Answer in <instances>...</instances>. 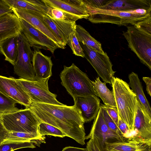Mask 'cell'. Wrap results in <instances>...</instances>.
I'll return each mask as SVG.
<instances>
[{
  "label": "cell",
  "instance_id": "6da1fadb",
  "mask_svg": "<svg viewBox=\"0 0 151 151\" xmlns=\"http://www.w3.org/2000/svg\"><path fill=\"white\" fill-rule=\"evenodd\" d=\"M30 109L44 122L55 127L78 143L85 144L84 122L74 106H60L31 102Z\"/></svg>",
  "mask_w": 151,
  "mask_h": 151
},
{
  "label": "cell",
  "instance_id": "8fae6325",
  "mask_svg": "<svg viewBox=\"0 0 151 151\" xmlns=\"http://www.w3.org/2000/svg\"><path fill=\"white\" fill-rule=\"evenodd\" d=\"M22 32L24 35L31 47L40 50L50 51L53 54L55 50L59 48L58 46L46 35L25 20L20 19Z\"/></svg>",
  "mask_w": 151,
  "mask_h": 151
},
{
  "label": "cell",
  "instance_id": "ac0fdd59",
  "mask_svg": "<svg viewBox=\"0 0 151 151\" xmlns=\"http://www.w3.org/2000/svg\"><path fill=\"white\" fill-rule=\"evenodd\" d=\"M34 50L32 63L36 80L49 78L52 75L53 65L51 57L44 55L39 50Z\"/></svg>",
  "mask_w": 151,
  "mask_h": 151
},
{
  "label": "cell",
  "instance_id": "5bb4252c",
  "mask_svg": "<svg viewBox=\"0 0 151 151\" xmlns=\"http://www.w3.org/2000/svg\"><path fill=\"white\" fill-rule=\"evenodd\" d=\"M74 106L85 123L94 119L100 109V100L97 96H75Z\"/></svg>",
  "mask_w": 151,
  "mask_h": 151
},
{
  "label": "cell",
  "instance_id": "9c48e42d",
  "mask_svg": "<svg viewBox=\"0 0 151 151\" xmlns=\"http://www.w3.org/2000/svg\"><path fill=\"white\" fill-rule=\"evenodd\" d=\"M85 58L96 71L99 77L106 83L111 85L115 71L107 53H101L86 45L79 42Z\"/></svg>",
  "mask_w": 151,
  "mask_h": 151
},
{
  "label": "cell",
  "instance_id": "d6a6232c",
  "mask_svg": "<svg viewBox=\"0 0 151 151\" xmlns=\"http://www.w3.org/2000/svg\"><path fill=\"white\" fill-rule=\"evenodd\" d=\"M100 109L101 111L105 122L108 127L113 131L122 136L118 127L109 115L103 104H101L100 105Z\"/></svg>",
  "mask_w": 151,
  "mask_h": 151
},
{
  "label": "cell",
  "instance_id": "44dd1931",
  "mask_svg": "<svg viewBox=\"0 0 151 151\" xmlns=\"http://www.w3.org/2000/svg\"><path fill=\"white\" fill-rule=\"evenodd\" d=\"M151 144L132 137L123 141L106 143L104 151H151Z\"/></svg>",
  "mask_w": 151,
  "mask_h": 151
},
{
  "label": "cell",
  "instance_id": "4fadbf2b",
  "mask_svg": "<svg viewBox=\"0 0 151 151\" xmlns=\"http://www.w3.org/2000/svg\"><path fill=\"white\" fill-rule=\"evenodd\" d=\"M134 129L135 134L133 137L151 144V116L145 111L137 101Z\"/></svg>",
  "mask_w": 151,
  "mask_h": 151
},
{
  "label": "cell",
  "instance_id": "8d00e7d4",
  "mask_svg": "<svg viewBox=\"0 0 151 151\" xmlns=\"http://www.w3.org/2000/svg\"><path fill=\"white\" fill-rule=\"evenodd\" d=\"M107 113L118 127V113L116 108L106 106L103 104Z\"/></svg>",
  "mask_w": 151,
  "mask_h": 151
},
{
  "label": "cell",
  "instance_id": "5b68a950",
  "mask_svg": "<svg viewBox=\"0 0 151 151\" xmlns=\"http://www.w3.org/2000/svg\"><path fill=\"white\" fill-rule=\"evenodd\" d=\"M3 124L9 132H16L39 134L38 126L41 122L29 108L19 109L0 115Z\"/></svg>",
  "mask_w": 151,
  "mask_h": 151
},
{
  "label": "cell",
  "instance_id": "277c9868",
  "mask_svg": "<svg viewBox=\"0 0 151 151\" xmlns=\"http://www.w3.org/2000/svg\"><path fill=\"white\" fill-rule=\"evenodd\" d=\"M60 76L62 85L72 97L96 96L91 81L74 63L69 67L64 65Z\"/></svg>",
  "mask_w": 151,
  "mask_h": 151
},
{
  "label": "cell",
  "instance_id": "1f68e13d",
  "mask_svg": "<svg viewBox=\"0 0 151 151\" xmlns=\"http://www.w3.org/2000/svg\"><path fill=\"white\" fill-rule=\"evenodd\" d=\"M67 44L70 47L73 54L77 56L84 58L83 50L77 39L75 30L70 35Z\"/></svg>",
  "mask_w": 151,
  "mask_h": 151
},
{
  "label": "cell",
  "instance_id": "30bf717a",
  "mask_svg": "<svg viewBox=\"0 0 151 151\" xmlns=\"http://www.w3.org/2000/svg\"><path fill=\"white\" fill-rule=\"evenodd\" d=\"M92 138L101 151H104L106 143H111L126 140L124 137L113 131L106 124L100 109L94 119L89 134L86 139Z\"/></svg>",
  "mask_w": 151,
  "mask_h": 151
},
{
  "label": "cell",
  "instance_id": "8992f818",
  "mask_svg": "<svg viewBox=\"0 0 151 151\" xmlns=\"http://www.w3.org/2000/svg\"><path fill=\"white\" fill-rule=\"evenodd\" d=\"M127 30L123 35L128 47L143 64L151 70V35L141 31L134 25L126 26Z\"/></svg>",
  "mask_w": 151,
  "mask_h": 151
},
{
  "label": "cell",
  "instance_id": "d6986e66",
  "mask_svg": "<svg viewBox=\"0 0 151 151\" xmlns=\"http://www.w3.org/2000/svg\"><path fill=\"white\" fill-rule=\"evenodd\" d=\"M151 9V0H108L99 9L121 11Z\"/></svg>",
  "mask_w": 151,
  "mask_h": 151
},
{
  "label": "cell",
  "instance_id": "e575fe53",
  "mask_svg": "<svg viewBox=\"0 0 151 151\" xmlns=\"http://www.w3.org/2000/svg\"><path fill=\"white\" fill-rule=\"evenodd\" d=\"M118 128L122 136L126 139L131 138L133 135L126 124L118 115Z\"/></svg>",
  "mask_w": 151,
  "mask_h": 151
},
{
  "label": "cell",
  "instance_id": "9a60e30c",
  "mask_svg": "<svg viewBox=\"0 0 151 151\" xmlns=\"http://www.w3.org/2000/svg\"><path fill=\"white\" fill-rule=\"evenodd\" d=\"M0 91L17 103L24 106L26 108H28L31 104L29 98L14 77L0 76Z\"/></svg>",
  "mask_w": 151,
  "mask_h": 151
},
{
  "label": "cell",
  "instance_id": "cb8c5ba5",
  "mask_svg": "<svg viewBox=\"0 0 151 151\" xmlns=\"http://www.w3.org/2000/svg\"><path fill=\"white\" fill-rule=\"evenodd\" d=\"M91 83L95 95L101 99L104 105L116 108L113 93L108 88L106 83L102 82L99 77L91 81Z\"/></svg>",
  "mask_w": 151,
  "mask_h": 151
},
{
  "label": "cell",
  "instance_id": "74e56055",
  "mask_svg": "<svg viewBox=\"0 0 151 151\" xmlns=\"http://www.w3.org/2000/svg\"><path fill=\"white\" fill-rule=\"evenodd\" d=\"M9 132L3 124L0 115V145L5 139Z\"/></svg>",
  "mask_w": 151,
  "mask_h": 151
},
{
  "label": "cell",
  "instance_id": "ba28073f",
  "mask_svg": "<svg viewBox=\"0 0 151 151\" xmlns=\"http://www.w3.org/2000/svg\"><path fill=\"white\" fill-rule=\"evenodd\" d=\"M18 54L14 66V71L19 78L36 80L32 60L33 52L27 39L21 32L17 35Z\"/></svg>",
  "mask_w": 151,
  "mask_h": 151
},
{
  "label": "cell",
  "instance_id": "f35d334b",
  "mask_svg": "<svg viewBox=\"0 0 151 151\" xmlns=\"http://www.w3.org/2000/svg\"><path fill=\"white\" fill-rule=\"evenodd\" d=\"M13 13L11 8L3 0H0V16L6 13Z\"/></svg>",
  "mask_w": 151,
  "mask_h": 151
},
{
  "label": "cell",
  "instance_id": "2e32d148",
  "mask_svg": "<svg viewBox=\"0 0 151 151\" xmlns=\"http://www.w3.org/2000/svg\"><path fill=\"white\" fill-rule=\"evenodd\" d=\"M45 24L65 48L70 35L74 31L76 22H64L55 19L47 14L42 15Z\"/></svg>",
  "mask_w": 151,
  "mask_h": 151
},
{
  "label": "cell",
  "instance_id": "d4e9b609",
  "mask_svg": "<svg viewBox=\"0 0 151 151\" xmlns=\"http://www.w3.org/2000/svg\"><path fill=\"white\" fill-rule=\"evenodd\" d=\"M11 9L30 10L47 14L45 12V5L41 0H3Z\"/></svg>",
  "mask_w": 151,
  "mask_h": 151
},
{
  "label": "cell",
  "instance_id": "836d02e7",
  "mask_svg": "<svg viewBox=\"0 0 151 151\" xmlns=\"http://www.w3.org/2000/svg\"><path fill=\"white\" fill-rule=\"evenodd\" d=\"M133 25L138 29L151 35V16Z\"/></svg>",
  "mask_w": 151,
  "mask_h": 151
},
{
  "label": "cell",
  "instance_id": "4dcf8cb0",
  "mask_svg": "<svg viewBox=\"0 0 151 151\" xmlns=\"http://www.w3.org/2000/svg\"><path fill=\"white\" fill-rule=\"evenodd\" d=\"M39 134L42 136L50 135L55 137H64L66 135L58 128L47 124L41 122L39 125Z\"/></svg>",
  "mask_w": 151,
  "mask_h": 151
},
{
  "label": "cell",
  "instance_id": "e0dca14e",
  "mask_svg": "<svg viewBox=\"0 0 151 151\" xmlns=\"http://www.w3.org/2000/svg\"><path fill=\"white\" fill-rule=\"evenodd\" d=\"M48 7L56 8L76 15L81 19L89 17L83 0H42Z\"/></svg>",
  "mask_w": 151,
  "mask_h": 151
},
{
  "label": "cell",
  "instance_id": "ab89813d",
  "mask_svg": "<svg viewBox=\"0 0 151 151\" xmlns=\"http://www.w3.org/2000/svg\"><path fill=\"white\" fill-rule=\"evenodd\" d=\"M86 148L88 151H101L92 138L87 142Z\"/></svg>",
  "mask_w": 151,
  "mask_h": 151
},
{
  "label": "cell",
  "instance_id": "60d3db41",
  "mask_svg": "<svg viewBox=\"0 0 151 151\" xmlns=\"http://www.w3.org/2000/svg\"><path fill=\"white\" fill-rule=\"evenodd\" d=\"M142 80L146 85V89L148 94L151 96V78L150 77H144Z\"/></svg>",
  "mask_w": 151,
  "mask_h": 151
},
{
  "label": "cell",
  "instance_id": "83f0119b",
  "mask_svg": "<svg viewBox=\"0 0 151 151\" xmlns=\"http://www.w3.org/2000/svg\"><path fill=\"white\" fill-rule=\"evenodd\" d=\"M17 102L0 91V115L17 111Z\"/></svg>",
  "mask_w": 151,
  "mask_h": 151
},
{
  "label": "cell",
  "instance_id": "7c38bea8",
  "mask_svg": "<svg viewBox=\"0 0 151 151\" xmlns=\"http://www.w3.org/2000/svg\"><path fill=\"white\" fill-rule=\"evenodd\" d=\"M14 13L19 19H23L47 36L59 47L65 48L52 32L44 22L41 13L30 10L11 9Z\"/></svg>",
  "mask_w": 151,
  "mask_h": 151
},
{
  "label": "cell",
  "instance_id": "ffe728a7",
  "mask_svg": "<svg viewBox=\"0 0 151 151\" xmlns=\"http://www.w3.org/2000/svg\"><path fill=\"white\" fill-rule=\"evenodd\" d=\"M22 30L20 20L13 13L0 16V43L6 38L17 35Z\"/></svg>",
  "mask_w": 151,
  "mask_h": 151
},
{
  "label": "cell",
  "instance_id": "484cf974",
  "mask_svg": "<svg viewBox=\"0 0 151 151\" xmlns=\"http://www.w3.org/2000/svg\"><path fill=\"white\" fill-rule=\"evenodd\" d=\"M75 32L79 42L86 45L101 53H104L100 42L92 37L83 27L80 25H76Z\"/></svg>",
  "mask_w": 151,
  "mask_h": 151
},
{
  "label": "cell",
  "instance_id": "7a4b0ae2",
  "mask_svg": "<svg viewBox=\"0 0 151 151\" xmlns=\"http://www.w3.org/2000/svg\"><path fill=\"white\" fill-rule=\"evenodd\" d=\"M111 85L118 115L134 136V122L137 103L136 95L128 84L118 78L113 77Z\"/></svg>",
  "mask_w": 151,
  "mask_h": 151
},
{
  "label": "cell",
  "instance_id": "52a82bcc",
  "mask_svg": "<svg viewBox=\"0 0 151 151\" xmlns=\"http://www.w3.org/2000/svg\"><path fill=\"white\" fill-rule=\"evenodd\" d=\"M49 79L31 80L15 78V80L28 96L31 102L60 106L64 105L57 100L56 94L49 91L48 83Z\"/></svg>",
  "mask_w": 151,
  "mask_h": 151
},
{
  "label": "cell",
  "instance_id": "7402d4cb",
  "mask_svg": "<svg viewBox=\"0 0 151 151\" xmlns=\"http://www.w3.org/2000/svg\"><path fill=\"white\" fill-rule=\"evenodd\" d=\"M129 85L136 95L137 100L145 111L151 116V109L143 92L142 87L137 74L132 72L129 75Z\"/></svg>",
  "mask_w": 151,
  "mask_h": 151
},
{
  "label": "cell",
  "instance_id": "603a6c76",
  "mask_svg": "<svg viewBox=\"0 0 151 151\" xmlns=\"http://www.w3.org/2000/svg\"><path fill=\"white\" fill-rule=\"evenodd\" d=\"M17 35L6 38L0 43V53L4 55L6 61L13 66L18 54Z\"/></svg>",
  "mask_w": 151,
  "mask_h": 151
},
{
  "label": "cell",
  "instance_id": "4316f807",
  "mask_svg": "<svg viewBox=\"0 0 151 151\" xmlns=\"http://www.w3.org/2000/svg\"><path fill=\"white\" fill-rule=\"evenodd\" d=\"M44 137L45 136H42L39 134L21 132H9L7 137L3 142L10 141H30L33 143L37 144L38 140H44Z\"/></svg>",
  "mask_w": 151,
  "mask_h": 151
},
{
  "label": "cell",
  "instance_id": "3957f363",
  "mask_svg": "<svg viewBox=\"0 0 151 151\" xmlns=\"http://www.w3.org/2000/svg\"><path fill=\"white\" fill-rule=\"evenodd\" d=\"M86 8L89 15L87 19L95 24L109 23L126 26L129 24L134 25L151 16V9L121 11L87 7Z\"/></svg>",
  "mask_w": 151,
  "mask_h": 151
},
{
  "label": "cell",
  "instance_id": "f1b7e54d",
  "mask_svg": "<svg viewBox=\"0 0 151 151\" xmlns=\"http://www.w3.org/2000/svg\"><path fill=\"white\" fill-rule=\"evenodd\" d=\"M48 16L55 19L68 22H74L81 19L76 15L56 8H51Z\"/></svg>",
  "mask_w": 151,
  "mask_h": 151
},
{
  "label": "cell",
  "instance_id": "b9f144b4",
  "mask_svg": "<svg viewBox=\"0 0 151 151\" xmlns=\"http://www.w3.org/2000/svg\"><path fill=\"white\" fill-rule=\"evenodd\" d=\"M61 151H88L86 148H82L71 146L66 147L63 149Z\"/></svg>",
  "mask_w": 151,
  "mask_h": 151
},
{
  "label": "cell",
  "instance_id": "f546056e",
  "mask_svg": "<svg viewBox=\"0 0 151 151\" xmlns=\"http://www.w3.org/2000/svg\"><path fill=\"white\" fill-rule=\"evenodd\" d=\"M35 147L30 141H10L3 142L0 145V151H14L23 148Z\"/></svg>",
  "mask_w": 151,
  "mask_h": 151
},
{
  "label": "cell",
  "instance_id": "d590c367",
  "mask_svg": "<svg viewBox=\"0 0 151 151\" xmlns=\"http://www.w3.org/2000/svg\"><path fill=\"white\" fill-rule=\"evenodd\" d=\"M86 7L99 9L106 4L108 0H83Z\"/></svg>",
  "mask_w": 151,
  "mask_h": 151
}]
</instances>
